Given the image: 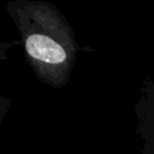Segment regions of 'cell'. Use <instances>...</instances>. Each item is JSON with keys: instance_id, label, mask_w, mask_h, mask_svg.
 <instances>
[{"instance_id": "7a4b0ae2", "label": "cell", "mask_w": 154, "mask_h": 154, "mask_svg": "<svg viewBox=\"0 0 154 154\" xmlns=\"http://www.w3.org/2000/svg\"><path fill=\"white\" fill-rule=\"evenodd\" d=\"M134 111L137 134L142 141L141 153L154 154V80L147 77L142 81Z\"/></svg>"}, {"instance_id": "6da1fadb", "label": "cell", "mask_w": 154, "mask_h": 154, "mask_svg": "<svg viewBox=\"0 0 154 154\" xmlns=\"http://www.w3.org/2000/svg\"><path fill=\"white\" fill-rule=\"evenodd\" d=\"M5 11L37 79L51 88L65 87L79 54V42L66 16L46 0H11Z\"/></svg>"}]
</instances>
